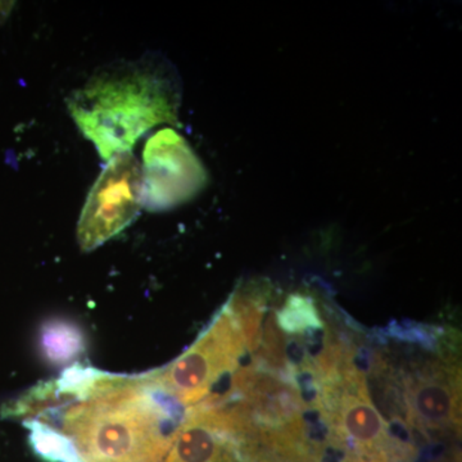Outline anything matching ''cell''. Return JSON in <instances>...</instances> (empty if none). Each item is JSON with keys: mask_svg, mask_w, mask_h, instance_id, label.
I'll return each mask as SVG.
<instances>
[{"mask_svg": "<svg viewBox=\"0 0 462 462\" xmlns=\"http://www.w3.org/2000/svg\"><path fill=\"white\" fill-rule=\"evenodd\" d=\"M143 376L99 374L93 388L63 419L48 458L60 462H162L173 433L169 413Z\"/></svg>", "mask_w": 462, "mask_h": 462, "instance_id": "obj_1", "label": "cell"}, {"mask_svg": "<svg viewBox=\"0 0 462 462\" xmlns=\"http://www.w3.org/2000/svg\"><path fill=\"white\" fill-rule=\"evenodd\" d=\"M180 103L178 71L157 53L105 66L67 98L76 126L105 161L132 152L158 125L178 123Z\"/></svg>", "mask_w": 462, "mask_h": 462, "instance_id": "obj_2", "label": "cell"}, {"mask_svg": "<svg viewBox=\"0 0 462 462\" xmlns=\"http://www.w3.org/2000/svg\"><path fill=\"white\" fill-rule=\"evenodd\" d=\"M245 348L238 319L227 305L184 355L143 379L154 391L190 406L203 400L221 376L238 366Z\"/></svg>", "mask_w": 462, "mask_h": 462, "instance_id": "obj_3", "label": "cell"}, {"mask_svg": "<svg viewBox=\"0 0 462 462\" xmlns=\"http://www.w3.org/2000/svg\"><path fill=\"white\" fill-rule=\"evenodd\" d=\"M319 402L334 438L370 462H388V425L376 409L366 379L351 358L320 379Z\"/></svg>", "mask_w": 462, "mask_h": 462, "instance_id": "obj_4", "label": "cell"}, {"mask_svg": "<svg viewBox=\"0 0 462 462\" xmlns=\"http://www.w3.org/2000/svg\"><path fill=\"white\" fill-rule=\"evenodd\" d=\"M143 207L142 165L132 152L107 161L85 200L78 240L85 252L105 245L126 229Z\"/></svg>", "mask_w": 462, "mask_h": 462, "instance_id": "obj_5", "label": "cell"}, {"mask_svg": "<svg viewBox=\"0 0 462 462\" xmlns=\"http://www.w3.org/2000/svg\"><path fill=\"white\" fill-rule=\"evenodd\" d=\"M143 206L161 212L189 202L208 181L205 166L180 134L160 130L143 151Z\"/></svg>", "mask_w": 462, "mask_h": 462, "instance_id": "obj_6", "label": "cell"}, {"mask_svg": "<svg viewBox=\"0 0 462 462\" xmlns=\"http://www.w3.org/2000/svg\"><path fill=\"white\" fill-rule=\"evenodd\" d=\"M162 462H260L224 404L191 407L173 433Z\"/></svg>", "mask_w": 462, "mask_h": 462, "instance_id": "obj_7", "label": "cell"}, {"mask_svg": "<svg viewBox=\"0 0 462 462\" xmlns=\"http://www.w3.org/2000/svg\"><path fill=\"white\" fill-rule=\"evenodd\" d=\"M460 376L455 367L430 363L404 379L407 418L425 430L460 427Z\"/></svg>", "mask_w": 462, "mask_h": 462, "instance_id": "obj_8", "label": "cell"}, {"mask_svg": "<svg viewBox=\"0 0 462 462\" xmlns=\"http://www.w3.org/2000/svg\"><path fill=\"white\" fill-rule=\"evenodd\" d=\"M42 348L51 363H69L83 352L84 337L74 325L51 322L42 329Z\"/></svg>", "mask_w": 462, "mask_h": 462, "instance_id": "obj_9", "label": "cell"}]
</instances>
